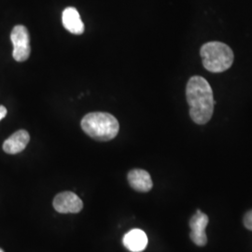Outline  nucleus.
Returning <instances> with one entry per match:
<instances>
[{
    "mask_svg": "<svg viewBox=\"0 0 252 252\" xmlns=\"http://www.w3.org/2000/svg\"><path fill=\"white\" fill-rule=\"evenodd\" d=\"M123 243L129 252H141L147 248L148 237L144 231L140 229H133L125 234Z\"/></svg>",
    "mask_w": 252,
    "mask_h": 252,
    "instance_id": "7",
    "label": "nucleus"
},
{
    "mask_svg": "<svg viewBox=\"0 0 252 252\" xmlns=\"http://www.w3.org/2000/svg\"><path fill=\"white\" fill-rule=\"evenodd\" d=\"M63 27L74 35H81L84 32V25L77 9L68 7L64 9L62 15Z\"/></svg>",
    "mask_w": 252,
    "mask_h": 252,
    "instance_id": "9",
    "label": "nucleus"
},
{
    "mask_svg": "<svg viewBox=\"0 0 252 252\" xmlns=\"http://www.w3.org/2000/svg\"><path fill=\"white\" fill-rule=\"evenodd\" d=\"M208 217L203 213L200 209H197L196 213L191 217L189 220L190 234L189 237L191 241L198 247H204L207 243L206 228L208 224Z\"/></svg>",
    "mask_w": 252,
    "mask_h": 252,
    "instance_id": "6",
    "label": "nucleus"
},
{
    "mask_svg": "<svg viewBox=\"0 0 252 252\" xmlns=\"http://www.w3.org/2000/svg\"><path fill=\"white\" fill-rule=\"evenodd\" d=\"M190 119L197 125H206L213 116L215 100L208 81L200 76L189 79L186 87Z\"/></svg>",
    "mask_w": 252,
    "mask_h": 252,
    "instance_id": "1",
    "label": "nucleus"
},
{
    "mask_svg": "<svg viewBox=\"0 0 252 252\" xmlns=\"http://www.w3.org/2000/svg\"><path fill=\"white\" fill-rule=\"evenodd\" d=\"M54 209L63 214L79 213L83 207L81 198L71 191H63L57 194L54 199Z\"/></svg>",
    "mask_w": 252,
    "mask_h": 252,
    "instance_id": "5",
    "label": "nucleus"
},
{
    "mask_svg": "<svg viewBox=\"0 0 252 252\" xmlns=\"http://www.w3.org/2000/svg\"><path fill=\"white\" fill-rule=\"evenodd\" d=\"M81 128L92 138L98 141L113 139L119 133L117 119L106 112H92L81 120Z\"/></svg>",
    "mask_w": 252,
    "mask_h": 252,
    "instance_id": "2",
    "label": "nucleus"
},
{
    "mask_svg": "<svg viewBox=\"0 0 252 252\" xmlns=\"http://www.w3.org/2000/svg\"><path fill=\"white\" fill-rule=\"evenodd\" d=\"M0 252H4V251H3V250H1V249H0Z\"/></svg>",
    "mask_w": 252,
    "mask_h": 252,
    "instance_id": "13",
    "label": "nucleus"
},
{
    "mask_svg": "<svg viewBox=\"0 0 252 252\" xmlns=\"http://www.w3.org/2000/svg\"><path fill=\"white\" fill-rule=\"evenodd\" d=\"M200 55L204 67L209 72H224L234 63L232 49L220 41H210L204 44L201 47Z\"/></svg>",
    "mask_w": 252,
    "mask_h": 252,
    "instance_id": "3",
    "label": "nucleus"
},
{
    "mask_svg": "<svg viewBox=\"0 0 252 252\" xmlns=\"http://www.w3.org/2000/svg\"><path fill=\"white\" fill-rule=\"evenodd\" d=\"M30 140V135L26 130H19L4 142L3 150L9 154H16L23 152Z\"/></svg>",
    "mask_w": 252,
    "mask_h": 252,
    "instance_id": "10",
    "label": "nucleus"
},
{
    "mask_svg": "<svg viewBox=\"0 0 252 252\" xmlns=\"http://www.w3.org/2000/svg\"><path fill=\"white\" fill-rule=\"evenodd\" d=\"M7 112H8L7 108H5L4 106H0V121L6 117Z\"/></svg>",
    "mask_w": 252,
    "mask_h": 252,
    "instance_id": "12",
    "label": "nucleus"
},
{
    "mask_svg": "<svg viewBox=\"0 0 252 252\" xmlns=\"http://www.w3.org/2000/svg\"><path fill=\"white\" fill-rule=\"evenodd\" d=\"M128 181L133 189L140 192H147L153 188L151 175L143 169H133L129 172Z\"/></svg>",
    "mask_w": 252,
    "mask_h": 252,
    "instance_id": "8",
    "label": "nucleus"
},
{
    "mask_svg": "<svg viewBox=\"0 0 252 252\" xmlns=\"http://www.w3.org/2000/svg\"><path fill=\"white\" fill-rule=\"evenodd\" d=\"M10 39L13 44L12 56L17 62H25L31 54L30 36L28 30L24 26H15L11 31Z\"/></svg>",
    "mask_w": 252,
    "mask_h": 252,
    "instance_id": "4",
    "label": "nucleus"
},
{
    "mask_svg": "<svg viewBox=\"0 0 252 252\" xmlns=\"http://www.w3.org/2000/svg\"><path fill=\"white\" fill-rule=\"evenodd\" d=\"M244 225L248 230L252 231V209L247 212L244 217Z\"/></svg>",
    "mask_w": 252,
    "mask_h": 252,
    "instance_id": "11",
    "label": "nucleus"
}]
</instances>
